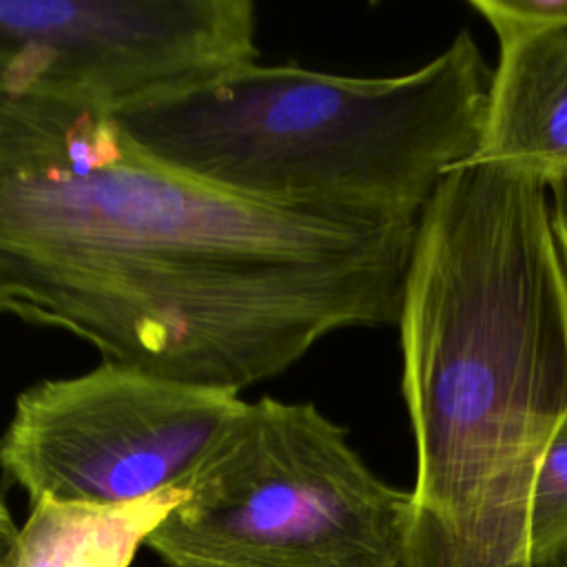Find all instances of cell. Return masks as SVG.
Masks as SVG:
<instances>
[{"instance_id":"7","label":"cell","mask_w":567,"mask_h":567,"mask_svg":"<svg viewBox=\"0 0 567 567\" xmlns=\"http://www.w3.org/2000/svg\"><path fill=\"white\" fill-rule=\"evenodd\" d=\"M498 38L481 142L465 164L549 186L567 175V20L527 16L507 0H470Z\"/></svg>"},{"instance_id":"1","label":"cell","mask_w":567,"mask_h":567,"mask_svg":"<svg viewBox=\"0 0 567 567\" xmlns=\"http://www.w3.org/2000/svg\"><path fill=\"white\" fill-rule=\"evenodd\" d=\"M416 224L246 197L111 113L0 86V315L109 363L239 392L337 330L399 323Z\"/></svg>"},{"instance_id":"2","label":"cell","mask_w":567,"mask_h":567,"mask_svg":"<svg viewBox=\"0 0 567 567\" xmlns=\"http://www.w3.org/2000/svg\"><path fill=\"white\" fill-rule=\"evenodd\" d=\"M396 326L416 445L399 567H534V485L567 416L547 186L452 168L419 217Z\"/></svg>"},{"instance_id":"11","label":"cell","mask_w":567,"mask_h":567,"mask_svg":"<svg viewBox=\"0 0 567 567\" xmlns=\"http://www.w3.org/2000/svg\"><path fill=\"white\" fill-rule=\"evenodd\" d=\"M18 536V525L13 523V516L9 512V507L4 505V501L0 498V565L7 558L13 540Z\"/></svg>"},{"instance_id":"4","label":"cell","mask_w":567,"mask_h":567,"mask_svg":"<svg viewBox=\"0 0 567 567\" xmlns=\"http://www.w3.org/2000/svg\"><path fill=\"white\" fill-rule=\"evenodd\" d=\"M179 487L146 540L166 567H399L410 492L312 403L246 401Z\"/></svg>"},{"instance_id":"6","label":"cell","mask_w":567,"mask_h":567,"mask_svg":"<svg viewBox=\"0 0 567 567\" xmlns=\"http://www.w3.org/2000/svg\"><path fill=\"white\" fill-rule=\"evenodd\" d=\"M257 60L250 0H0V86L111 115Z\"/></svg>"},{"instance_id":"8","label":"cell","mask_w":567,"mask_h":567,"mask_svg":"<svg viewBox=\"0 0 567 567\" xmlns=\"http://www.w3.org/2000/svg\"><path fill=\"white\" fill-rule=\"evenodd\" d=\"M182 494L171 487L120 505L40 498L0 567H131Z\"/></svg>"},{"instance_id":"3","label":"cell","mask_w":567,"mask_h":567,"mask_svg":"<svg viewBox=\"0 0 567 567\" xmlns=\"http://www.w3.org/2000/svg\"><path fill=\"white\" fill-rule=\"evenodd\" d=\"M492 73L458 31L434 60L396 78L255 62L113 117L142 151L213 186L419 221L443 177L478 148Z\"/></svg>"},{"instance_id":"12","label":"cell","mask_w":567,"mask_h":567,"mask_svg":"<svg viewBox=\"0 0 567 567\" xmlns=\"http://www.w3.org/2000/svg\"><path fill=\"white\" fill-rule=\"evenodd\" d=\"M551 567H567V554H565V556H563L558 563H554Z\"/></svg>"},{"instance_id":"10","label":"cell","mask_w":567,"mask_h":567,"mask_svg":"<svg viewBox=\"0 0 567 567\" xmlns=\"http://www.w3.org/2000/svg\"><path fill=\"white\" fill-rule=\"evenodd\" d=\"M549 195V210H551V224H554V235L560 248V257L567 270V175L551 182L547 186Z\"/></svg>"},{"instance_id":"9","label":"cell","mask_w":567,"mask_h":567,"mask_svg":"<svg viewBox=\"0 0 567 567\" xmlns=\"http://www.w3.org/2000/svg\"><path fill=\"white\" fill-rule=\"evenodd\" d=\"M529 532L534 567H551L567 554V416L538 467Z\"/></svg>"},{"instance_id":"5","label":"cell","mask_w":567,"mask_h":567,"mask_svg":"<svg viewBox=\"0 0 567 567\" xmlns=\"http://www.w3.org/2000/svg\"><path fill=\"white\" fill-rule=\"evenodd\" d=\"M246 399L102 361L24 388L0 434V472L31 503L120 505L179 487Z\"/></svg>"}]
</instances>
